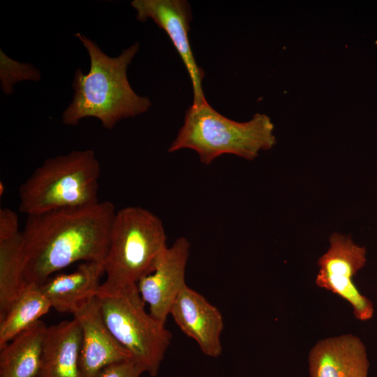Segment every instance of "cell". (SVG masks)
Listing matches in <instances>:
<instances>
[{"mask_svg": "<svg viewBox=\"0 0 377 377\" xmlns=\"http://www.w3.org/2000/svg\"><path fill=\"white\" fill-rule=\"evenodd\" d=\"M170 314L180 330L196 341L205 355L212 357L221 355L223 316L200 293L186 285L175 300Z\"/></svg>", "mask_w": 377, "mask_h": 377, "instance_id": "8fae6325", "label": "cell"}, {"mask_svg": "<svg viewBox=\"0 0 377 377\" xmlns=\"http://www.w3.org/2000/svg\"><path fill=\"white\" fill-rule=\"evenodd\" d=\"M39 70L28 63L19 62L8 57L0 50V80L3 93L10 95L13 92L14 85L22 81L40 80Z\"/></svg>", "mask_w": 377, "mask_h": 377, "instance_id": "ac0fdd59", "label": "cell"}, {"mask_svg": "<svg viewBox=\"0 0 377 377\" xmlns=\"http://www.w3.org/2000/svg\"><path fill=\"white\" fill-rule=\"evenodd\" d=\"M75 36L89 54L90 68L87 74L80 68L75 71L74 94L62 114V122L77 126L85 117H94L103 128L112 129L121 120L147 112L151 106L150 99L138 95L127 76L128 68L140 49L139 43H133L112 57L87 36L80 33Z\"/></svg>", "mask_w": 377, "mask_h": 377, "instance_id": "7a4b0ae2", "label": "cell"}, {"mask_svg": "<svg viewBox=\"0 0 377 377\" xmlns=\"http://www.w3.org/2000/svg\"><path fill=\"white\" fill-rule=\"evenodd\" d=\"M21 232L0 241V319L27 287L22 270Z\"/></svg>", "mask_w": 377, "mask_h": 377, "instance_id": "e0dca14e", "label": "cell"}, {"mask_svg": "<svg viewBox=\"0 0 377 377\" xmlns=\"http://www.w3.org/2000/svg\"><path fill=\"white\" fill-rule=\"evenodd\" d=\"M369 369L366 347L353 334L322 339L309 352L310 377H368Z\"/></svg>", "mask_w": 377, "mask_h": 377, "instance_id": "7c38bea8", "label": "cell"}, {"mask_svg": "<svg viewBox=\"0 0 377 377\" xmlns=\"http://www.w3.org/2000/svg\"><path fill=\"white\" fill-rule=\"evenodd\" d=\"M5 191V186L2 182L0 183V195H3Z\"/></svg>", "mask_w": 377, "mask_h": 377, "instance_id": "44dd1931", "label": "cell"}, {"mask_svg": "<svg viewBox=\"0 0 377 377\" xmlns=\"http://www.w3.org/2000/svg\"><path fill=\"white\" fill-rule=\"evenodd\" d=\"M40 320L0 347V377H36L47 329Z\"/></svg>", "mask_w": 377, "mask_h": 377, "instance_id": "9a60e30c", "label": "cell"}, {"mask_svg": "<svg viewBox=\"0 0 377 377\" xmlns=\"http://www.w3.org/2000/svg\"><path fill=\"white\" fill-rule=\"evenodd\" d=\"M131 4L138 21L152 20L170 38L191 78L192 105L197 107L207 103L202 87L205 73L195 60L189 41L192 20L189 3L186 0H133Z\"/></svg>", "mask_w": 377, "mask_h": 377, "instance_id": "ba28073f", "label": "cell"}, {"mask_svg": "<svg viewBox=\"0 0 377 377\" xmlns=\"http://www.w3.org/2000/svg\"><path fill=\"white\" fill-rule=\"evenodd\" d=\"M115 214L104 201L27 216L21 231L26 284L40 285L77 261L103 262Z\"/></svg>", "mask_w": 377, "mask_h": 377, "instance_id": "6da1fadb", "label": "cell"}, {"mask_svg": "<svg viewBox=\"0 0 377 377\" xmlns=\"http://www.w3.org/2000/svg\"><path fill=\"white\" fill-rule=\"evenodd\" d=\"M270 118L257 113L245 122L228 119L208 103L189 107L184 123L168 151L188 149L198 154L205 165L225 154L253 160L260 151L276 144Z\"/></svg>", "mask_w": 377, "mask_h": 377, "instance_id": "277c9868", "label": "cell"}, {"mask_svg": "<svg viewBox=\"0 0 377 377\" xmlns=\"http://www.w3.org/2000/svg\"><path fill=\"white\" fill-rule=\"evenodd\" d=\"M81 346V329L75 318L47 327L36 377H83Z\"/></svg>", "mask_w": 377, "mask_h": 377, "instance_id": "4fadbf2b", "label": "cell"}, {"mask_svg": "<svg viewBox=\"0 0 377 377\" xmlns=\"http://www.w3.org/2000/svg\"><path fill=\"white\" fill-rule=\"evenodd\" d=\"M191 245L184 237L175 239L158 256L154 270L137 283L138 290L149 313L165 324L171 307L186 286L185 272Z\"/></svg>", "mask_w": 377, "mask_h": 377, "instance_id": "9c48e42d", "label": "cell"}, {"mask_svg": "<svg viewBox=\"0 0 377 377\" xmlns=\"http://www.w3.org/2000/svg\"><path fill=\"white\" fill-rule=\"evenodd\" d=\"M96 296L114 337L145 372L156 376L172 339L165 323L146 312L138 288Z\"/></svg>", "mask_w": 377, "mask_h": 377, "instance_id": "8992f818", "label": "cell"}, {"mask_svg": "<svg viewBox=\"0 0 377 377\" xmlns=\"http://www.w3.org/2000/svg\"><path fill=\"white\" fill-rule=\"evenodd\" d=\"M72 315L82 332L80 364L83 377H96L112 364L132 360L106 325L96 295L80 304Z\"/></svg>", "mask_w": 377, "mask_h": 377, "instance_id": "30bf717a", "label": "cell"}, {"mask_svg": "<svg viewBox=\"0 0 377 377\" xmlns=\"http://www.w3.org/2000/svg\"><path fill=\"white\" fill-rule=\"evenodd\" d=\"M144 369L133 360L112 364L96 377H140Z\"/></svg>", "mask_w": 377, "mask_h": 377, "instance_id": "d6986e66", "label": "cell"}, {"mask_svg": "<svg viewBox=\"0 0 377 377\" xmlns=\"http://www.w3.org/2000/svg\"><path fill=\"white\" fill-rule=\"evenodd\" d=\"M103 274V262H83L75 271L50 276L39 286L52 307L72 314L80 304L97 295Z\"/></svg>", "mask_w": 377, "mask_h": 377, "instance_id": "5bb4252c", "label": "cell"}, {"mask_svg": "<svg viewBox=\"0 0 377 377\" xmlns=\"http://www.w3.org/2000/svg\"><path fill=\"white\" fill-rule=\"evenodd\" d=\"M367 261L365 247L337 232L330 237V247L318 260L320 267L316 285L332 291L346 300L353 307L355 317L362 321L373 316L372 302L363 295L353 281V276Z\"/></svg>", "mask_w": 377, "mask_h": 377, "instance_id": "52a82bcc", "label": "cell"}, {"mask_svg": "<svg viewBox=\"0 0 377 377\" xmlns=\"http://www.w3.org/2000/svg\"><path fill=\"white\" fill-rule=\"evenodd\" d=\"M167 247L163 222L151 212L137 206L116 212L103 262L105 280L97 293L136 289Z\"/></svg>", "mask_w": 377, "mask_h": 377, "instance_id": "3957f363", "label": "cell"}, {"mask_svg": "<svg viewBox=\"0 0 377 377\" xmlns=\"http://www.w3.org/2000/svg\"><path fill=\"white\" fill-rule=\"evenodd\" d=\"M20 232L16 212L8 207L1 208L0 209V241L10 239Z\"/></svg>", "mask_w": 377, "mask_h": 377, "instance_id": "ffe728a7", "label": "cell"}, {"mask_svg": "<svg viewBox=\"0 0 377 377\" xmlns=\"http://www.w3.org/2000/svg\"><path fill=\"white\" fill-rule=\"evenodd\" d=\"M51 307L39 285L27 284L0 319V347L40 320V318L48 313Z\"/></svg>", "mask_w": 377, "mask_h": 377, "instance_id": "2e32d148", "label": "cell"}, {"mask_svg": "<svg viewBox=\"0 0 377 377\" xmlns=\"http://www.w3.org/2000/svg\"><path fill=\"white\" fill-rule=\"evenodd\" d=\"M100 172L92 149L46 159L20 185L19 209L29 216L96 204Z\"/></svg>", "mask_w": 377, "mask_h": 377, "instance_id": "5b68a950", "label": "cell"}]
</instances>
